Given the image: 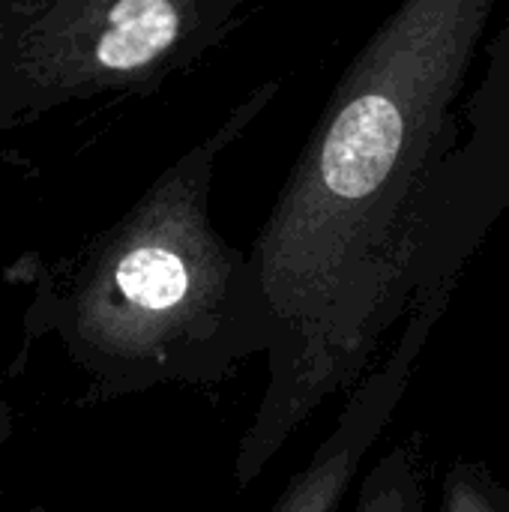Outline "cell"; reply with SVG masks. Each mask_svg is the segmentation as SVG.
I'll list each match as a JSON object with an SVG mask.
<instances>
[{
    "label": "cell",
    "mask_w": 509,
    "mask_h": 512,
    "mask_svg": "<svg viewBox=\"0 0 509 512\" xmlns=\"http://www.w3.org/2000/svg\"><path fill=\"white\" fill-rule=\"evenodd\" d=\"M12 432H15V411L6 399H0V450L9 444Z\"/></svg>",
    "instance_id": "8"
},
{
    "label": "cell",
    "mask_w": 509,
    "mask_h": 512,
    "mask_svg": "<svg viewBox=\"0 0 509 512\" xmlns=\"http://www.w3.org/2000/svg\"><path fill=\"white\" fill-rule=\"evenodd\" d=\"M444 306L447 303H429L408 318L378 366L345 396V405L315 456L288 480L267 512H339L342 501L360 483L369 453L390 429Z\"/></svg>",
    "instance_id": "4"
},
{
    "label": "cell",
    "mask_w": 509,
    "mask_h": 512,
    "mask_svg": "<svg viewBox=\"0 0 509 512\" xmlns=\"http://www.w3.org/2000/svg\"><path fill=\"white\" fill-rule=\"evenodd\" d=\"M498 0H402L336 84L252 261L270 315L267 387L240 438L249 489L387 333L450 300L459 258L435 240V168Z\"/></svg>",
    "instance_id": "1"
},
{
    "label": "cell",
    "mask_w": 509,
    "mask_h": 512,
    "mask_svg": "<svg viewBox=\"0 0 509 512\" xmlns=\"http://www.w3.org/2000/svg\"><path fill=\"white\" fill-rule=\"evenodd\" d=\"M255 87L207 138L189 147L69 273L36 294L27 330L54 336L111 402L168 384H219L270 348V315L252 252L210 222L219 156L273 102Z\"/></svg>",
    "instance_id": "2"
},
{
    "label": "cell",
    "mask_w": 509,
    "mask_h": 512,
    "mask_svg": "<svg viewBox=\"0 0 509 512\" xmlns=\"http://www.w3.org/2000/svg\"><path fill=\"white\" fill-rule=\"evenodd\" d=\"M243 0H54L0 48V129L165 78L213 45Z\"/></svg>",
    "instance_id": "3"
},
{
    "label": "cell",
    "mask_w": 509,
    "mask_h": 512,
    "mask_svg": "<svg viewBox=\"0 0 509 512\" xmlns=\"http://www.w3.org/2000/svg\"><path fill=\"white\" fill-rule=\"evenodd\" d=\"M423 450L420 438L396 441L369 471L360 477L357 501L351 512H423Z\"/></svg>",
    "instance_id": "5"
},
{
    "label": "cell",
    "mask_w": 509,
    "mask_h": 512,
    "mask_svg": "<svg viewBox=\"0 0 509 512\" xmlns=\"http://www.w3.org/2000/svg\"><path fill=\"white\" fill-rule=\"evenodd\" d=\"M441 512H509V492L483 465L456 462L441 483Z\"/></svg>",
    "instance_id": "6"
},
{
    "label": "cell",
    "mask_w": 509,
    "mask_h": 512,
    "mask_svg": "<svg viewBox=\"0 0 509 512\" xmlns=\"http://www.w3.org/2000/svg\"><path fill=\"white\" fill-rule=\"evenodd\" d=\"M54 0H0V48L33 24Z\"/></svg>",
    "instance_id": "7"
}]
</instances>
